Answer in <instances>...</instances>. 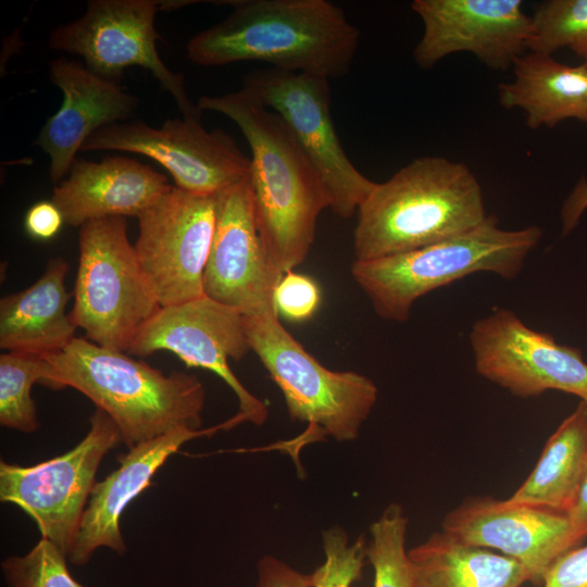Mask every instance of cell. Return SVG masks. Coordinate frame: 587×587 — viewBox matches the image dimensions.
Instances as JSON below:
<instances>
[{
  "label": "cell",
  "instance_id": "6da1fadb",
  "mask_svg": "<svg viewBox=\"0 0 587 587\" xmlns=\"http://www.w3.org/2000/svg\"><path fill=\"white\" fill-rule=\"evenodd\" d=\"M197 107L224 114L242 132L251 150L260 238L274 266L284 274L292 271L305 260L317 218L330 207L320 174L282 117L249 90L202 96Z\"/></svg>",
  "mask_w": 587,
  "mask_h": 587
},
{
  "label": "cell",
  "instance_id": "7a4b0ae2",
  "mask_svg": "<svg viewBox=\"0 0 587 587\" xmlns=\"http://www.w3.org/2000/svg\"><path fill=\"white\" fill-rule=\"evenodd\" d=\"M233 12L195 35L187 58L200 66L260 61L270 67L330 78L348 74L359 29L328 0L227 1Z\"/></svg>",
  "mask_w": 587,
  "mask_h": 587
},
{
  "label": "cell",
  "instance_id": "3957f363",
  "mask_svg": "<svg viewBox=\"0 0 587 587\" xmlns=\"http://www.w3.org/2000/svg\"><path fill=\"white\" fill-rule=\"evenodd\" d=\"M43 359L42 385L85 395L113 420L128 449L178 427L202 429L205 389L196 375H165L127 352L78 337Z\"/></svg>",
  "mask_w": 587,
  "mask_h": 587
},
{
  "label": "cell",
  "instance_id": "277c9868",
  "mask_svg": "<svg viewBox=\"0 0 587 587\" xmlns=\"http://www.w3.org/2000/svg\"><path fill=\"white\" fill-rule=\"evenodd\" d=\"M354 261L426 247L482 225L480 185L462 162L421 157L376 186L357 212Z\"/></svg>",
  "mask_w": 587,
  "mask_h": 587
},
{
  "label": "cell",
  "instance_id": "5b68a950",
  "mask_svg": "<svg viewBox=\"0 0 587 587\" xmlns=\"http://www.w3.org/2000/svg\"><path fill=\"white\" fill-rule=\"evenodd\" d=\"M542 232L538 226L503 229L495 216L462 235L415 250L354 261L351 275L375 313L404 322L424 295L478 272L514 278Z\"/></svg>",
  "mask_w": 587,
  "mask_h": 587
},
{
  "label": "cell",
  "instance_id": "8992f818",
  "mask_svg": "<svg viewBox=\"0 0 587 587\" xmlns=\"http://www.w3.org/2000/svg\"><path fill=\"white\" fill-rule=\"evenodd\" d=\"M70 316L85 338L127 352L161 308L127 234L125 217H105L79 229V261Z\"/></svg>",
  "mask_w": 587,
  "mask_h": 587
},
{
  "label": "cell",
  "instance_id": "52a82bcc",
  "mask_svg": "<svg viewBox=\"0 0 587 587\" xmlns=\"http://www.w3.org/2000/svg\"><path fill=\"white\" fill-rule=\"evenodd\" d=\"M278 314L245 316L251 351L280 389L289 416L338 442L358 438L377 400L375 383L320 363L283 327Z\"/></svg>",
  "mask_w": 587,
  "mask_h": 587
},
{
  "label": "cell",
  "instance_id": "ba28073f",
  "mask_svg": "<svg viewBox=\"0 0 587 587\" xmlns=\"http://www.w3.org/2000/svg\"><path fill=\"white\" fill-rule=\"evenodd\" d=\"M87 435L70 451L32 466L0 462V500L22 509L42 538L67 558L96 474L105 454L122 442L113 420L96 409Z\"/></svg>",
  "mask_w": 587,
  "mask_h": 587
},
{
  "label": "cell",
  "instance_id": "9c48e42d",
  "mask_svg": "<svg viewBox=\"0 0 587 587\" xmlns=\"http://www.w3.org/2000/svg\"><path fill=\"white\" fill-rule=\"evenodd\" d=\"M242 88L286 123L320 174L333 212L345 218L357 214L376 183L341 146L332 118L329 79L266 67L247 73Z\"/></svg>",
  "mask_w": 587,
  "mask_h": 587
},
{
  "label": "cell",
  "instance_id": "30bf717a",
  "mask_svg": "<svg viewBox=\"0 0 587 587\" xmlns=\"http://www.w3.org/2000/svg\"><path fill=\"white\" fill-rule=\"evenodd\" d=\"M159 10L161 1L154 0H89L82 17L50 33L48 45L80 55L91 72L118 84L126 68L143 67L173 97L183 116L200 118L183 74L171 71L158 52Z\"/></svg>",
  "mask_w": 587,
  "mask_h": 587
},
{
  "label": "cell",
  "instance_id": "8fae6325",
  "mask_svg": "<svg viewBox=\"0 0 587 587\" xmlns=\"http://www.w3.org/2000/svg\"><path fill=\"white\" fill-rule=\"evenodd\" d=\"M217 208L218 195H196L175 186L137 217L135 250L161 307L204 296Z\"/></svg>",
  "mask_w": 587,
  "mask_h": 587
},
{
  "label": "cell",
  "instance_id": "7c38bea8",
  "mask_svg": "<svg viewBox=\"0 0 587 587\" xmlns=\"http://www.w3.org/2000/svg\"><path fill=\"white\" fill-rule=\"evenodd\" d=\"M115 150L149 157L163 165L176 187L217 196L249 178L251 161L223 129L207 130L200 118H167L160 127L141 121L107 125L80 151Z\"/></svg>",
  "mask_w": 587,
  "mask_h": 587
},
{
  "label": "cell",
  "instance_id": "4fadbf2b",
  "mask_svg": "<svg viewBox=\"0 0 587 587\" xmlns=\"http://www.w3.org/2000/svg\"><path fill=\"white\" fill-rule=\"evenodd\" d=\"M170 351L187 366L207 369L220 376L235 392L242 422L263 425L268 416L264 401L252 395L237 378L228 360L240 361L250 342L245 316L207 296L171 307H161L141 328L127 353L148 357Z\"/></svg>",
  "mask_w": 587,
  "mask_h": 587
},
{
  "label": "cell",
  "instance_id": "5bb4252c",
  "mask_svg": "<svg viewBox=\"0 0 587 587\" xmlns=\"http://www.w3.org/2000/svg\"><path fill=\"white\" fill-rule=\"evenodd\" d=\"M476 372L521 398L548 390L587 401V362L582 352L527 326L513 311L498 309L470 332Z\"/></svg>",
  "mask_w": 587,
  "mask_h": 587
},
{
  "label": "cell",
  "instance_id": "9a60e30c",
  "mask_svg": "<svg viewBox=\"0 0 587 587\" xmlns=\"http://www.w3.org/2000/svg\"><path fill=\"white\" fill-rule=\"evenodd\" d=\"M283 275L260 238L249 176L218 195L216 228L203 274L204 296L243 316L278 314L274 294Z\"/></svg>",
  "mask_w": 587,
  "mask_h": 587
},
{
  "label": "cell",
  "instance_id": "2e32d148",
  "mask_svg": "<svg viewBox=\"0 0 587 587\" xmlns=\"http://www.w3.org/2000/svg\"><path fill=\"white\" fill-rule=\"evenodd\" d=\"M423 34L415 63L430 68L457 52H470L492 70H507L527 49L532 17L521 0H414Z\"/></svg>",
  "mask_w": 587,
  "mask_h": 587
},
{
  "label": "cell",
  "instance_id": "e0dca14e",
  "mask_svg": "<svg viewBox=\"0 0 587 587\" xmlns=\"http://www.w3.org/2000/svg\"><path fill=\"white\" fill-rule=\"evenodd\" d=\"M441 527L465 544L516 560L529 582L539 585L551 565L583 540L565 512L489 496L466 498L445 515Z\"/></svg>",
  "mask_w": 587,
  "mask_h": 587
},
{
  "label": "cell",
  "instance_id": "ac0fdd59",
  "mask_svg": "<svg viewBox=\"0 0 587 587\" xmlns=\"http://www.w3.org/2000/svg\"><path fill=\"white\" fill-rule=\"evenodd\" d=\"M49 76L61 89L63 101L47 118L34 145L50 159V179L60 183L87 139L107 125L126 122L137 110L139 99L77 60H53L49 64Z\"/></svg>",
  "mask_w": 587,
  "mask_h": 587
},
{
  "label": "cell",
  "instance_id": "d6986e66",
  "mask_svg": "<svg viewBox=\"0 0 587 587\" xmlns=\"http://www.w3.org/2000/svg\"><path fill=\"white\" fill-rule=\"evenodd\" d=\"M218 428L228 429V422L200 430L178 427L118 455V467L101 482H97L90 494L68 554L70 562L77 566L86 565L95 551L102 547L124 554L126 545L120 521L128 503L151 486L155 472L185 442L212 434Z\"/></svg>",
  "mask_w": 587,
  "mask_h": 587
},
{
  "label": "cell",
  "instance_id": "ffe728a7",
  "mask_svg": "<svg viewBox=\"0 0 587 587\" xmlns=\"http://www.w3.org/2000/svg\"><path fill=\"white\" fill-rule=\"evenodd\" d=\"M171 188L163 174L134 159H76L67 176L53 188L51 201L64 223L80 227L99 218L138 217Z\"/></svg>",
  "mask_w": 587,
  "mask_h": 587
},
{
  "label": "cell",
  "instance_id": "44dd1931",
  "mask_svg": "<svg viewBox=\"0 0 587 587\" xmlns=\"http://www.w3.org/2000/svg\"><path fill=\"white\" fill-rule=\"evenodd\" d=\"M70 265L62 258L49 260L32 286L0 300V348L7 351L50 355L63 350L77 329L66 305Z\"/></svg>",
  "mask_w": 587,
  "mask_h": 587
},
{
  "label": "cell",
  "instance_id": "7402d4cb",
  "mask_svg": "<svg viewBox=\"0 0 587 587\" xmlns=\"http://www.w3.org/2000/svg\"><path fill=\"white\" fill-rule=\"evenodd\" d=\"M514 77L498 86L507 110L520 109L532 129L554 127L564 120L587 123V67L561 63L550 54L529 51L513 63Z\"/></svg>",
  "mask_w": 587,
  "mask_h": 587
},
{
  "label": "cell",
  "instance_id": "603a6c76",
  "mask_svg": "<svg viewBox=\"0 0 587 587\" xmlns=\"http://www.w3.org/2000/svg\"><path fill=\"white\" fill-rule=\"evenodd\" d=\"M408 553L414 587H521L529 580L516 560L465 544L444 530Z\"/></svg>",
  "mask_w": 587,
  "mask_h": 587
},
{
  "label": "cell",
  "instance_id": "cb8c5ba5",
  "mask_svg": "<svg viewBox=\"0 0 587 587\" xmlns=\"http://www.w3.org/2000/svg\"><path fill=\"white\" fill-rule=\"evenodd\" d=\"M587 464V401L580 400L546 442L532 473L508 498L566 512Z\"/></svg>",
  "mask_w": 587,
  "mask_h": 587
},
{
  "label": "cell",
  "instance_id": "d4e9b609",
  "mask_svg": "<svg viewBox=\"0 0 587 587\" xmlns=\"http://www.w3.org/2000/svg\"><path fill=\"white\" fill-rule=\"evenodd\" d=\"M45 359L41 355L7 351L0 355V424L23 433L39 427L32 398L35 383L43 384Z\"/></svg>",
  "mask_w": 587,
  "mask_h": 587
},
{
  "label": "cell",
  "instance_id": "484cf974",
  "mask_svg": "<svg viewBox=\"0 0 587 587\" xmlns=\"http://www.w3.org/2000/svg\"><path fill=\"white\" fill-rule=\"evenodd\" d=\"M409 520L399 503H390L370 527L367 559L374 570V587H414L405 549Z\"/></svg>",
  "mask_w": 587,
  "mask_h": 587
},
{
  "label": "cell",
  "instance_id": "4316f807",
  "mask_svg": "<svg viewBox=\"0 0 587 587\" xmlns=\"http://www.w3.org/2000/svg\"><path fill=\"white\" fill-rule=\"evenodd\" d=\"M527 49L552 55L569 48L587 60V0H548L536 5Z\"/></svg>",
  "mask_w": 587,
  "mask_h": 587
},
{
  "label": "cell",
  "instance_id": "83f0119b",
  "mask_svg": "<svg viewBox=\"0 0 587 587\" xmlns=\"http://www.w3.org/2000/svg\"><path fill=\"white\" fill-rule=\"evenodd\" d=\"M66 558L50 540L40 537L26 554L1 562L7 587H85L72 576Z\"/></svg>",
  "mask_w": 587,
  "mask_h": 587
},
{
  "label": "cell",
  "instance_id": "f1b7e54d",
  "mask_svg": "<svg viewBox=\"0 0 587 587\" xmlns=\"http://www.w3.org/2000/svg\"><path fill=\"white\" fill-rule=\"evenodd\" d=\"M325 560L310 574L312 587H350L362 576L367 559V541L362 534L350 542L347 532L333 526L323 532Z\"/></svg>",
  "mask_w": 587,
  "mask_h": 587
},
{
  "label": "cell",
  "instance_id": "f546056e",
  "mask_svg": "<svg viewBox=\"0 0 587 587\" xmlns=\"http://www.w3.org/2000/svg\"><path fill=\"white\" fill-rule=\"evenodd\" d=\"M274 301L278 315L291 322H303L317 311L321 290L311 277L289 271L277 285Z\"/></svg>",
  "mask_w": 587,
  "mask_h": 587
},
{
  "label": "cell",
  "instance_id": "4dcf8cb0",
  "mask_svg": "<svg viewBox=\"0 0 587 587\" xmlns=\"http://www.w3.org/2000/svg\"><path fill=\"white\" fill-rule=\"evenodd\" d=\"M540 587H587V546L562 554L551 565Z\"/></svg>",
  "mask_w": 587,
  "mask_h": 587
},
{
  "label": "cell",
  "instance_id": "1f68e13d",
  "mask_svg": "<svg viewBox=\"0 0 587 587\" xmlns=\"http://www.w3.org/2000/svg\"><path fill=\"white\" fill-rule=\"evenodd\" d=\"M257 569V587H312L310 574L297 571L276 557L263 555Z\"/></svg>",
  "mask_w": 587,
  "mask_h": 587
},
{
  "label": "cell",
  "instance_id": "d6a6232c",
  "mask_svg": "<svg viewBox=\"0 0 587 587\" xmlns=\"http://www.w3.org/2000/svg\"><path fill=\"white\" fill-rule=\"evenodd\" d=\"M63 215L52 201H40L26 212L24 226L28 235L38 240H49L61 229Z\"/></svg>",
  "mask_w": 587,
  "mask_h": 587
},
{
  "label": "cell",
  "instance_id": "836d02e7",
  "mask_svg": "<svg viewBox=\"0 0 587 587\" xmlns=\"http://www.w3.org/2000/svg\"><path fill=\"white\" fill-rule=\"evenodd\" d=\"M587 209V179L580 178L573 188L561 210L562 233L566 235L579 222Z\"/></svg>",
  "mask_w": 587,
  "mask_h": 587
},
{
  "label": "cell",
  "instance_id": "e575fe53",
  "mask_svg": "<svg viewBox=\"0 0 587 587\" xmlns=\"http://www.w3.org/2000/svg\"><path fill=\"white\" fill-rule=\"evenodd\" d=\"M565 513L575 534L584 539L587 536V464L574 500Z\"/></svg>",
  "mask_w": 587,
  "mask_h": 587
},
{
  "label": "cell",
  "instance_id": "d590c367",
  "mask_svg": "<svg viewBox=\"0 0 587 587\" xmlns=\"http://www.w3.org/2000/svg\"><path fill=\"white\" fill-rule=\"evenodd\" d=\"M584 64H585V65H586V67H587V60H586V61L584 62Z\"/></svg>",
  "mask_w": 587,
  "mask_h": 587
}]
</instances>
